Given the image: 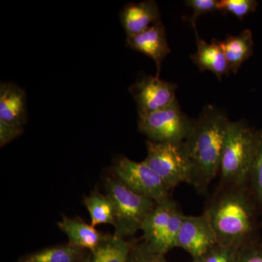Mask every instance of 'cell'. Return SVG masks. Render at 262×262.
Wrapping results in <instances>:
<instances>
[{
    "label": "cell",
    "instance_id": "3",
    "mask_svg": "<svg viewBox=\"0 0 262 262\" xmlns=\"http://www.w3.org/2000/svg\"><path fill=\"white\" fill-rule=\"evenodd\" d=\"M258 134L244 120L229 122L221 158V184L247 186Z\"/></svg>",
    "mask_w": 262,
    "mask_h": 262
},
{
    "label": "cell",
    "instance_id": "21",
    "mask_svg": "<svg viewBox=\"0 0 262 262\" xmlns=\"http://www.w3.org/2000/svg\"><path fill=\"white\" fill-rule=\"evenodd\" d=\"M256 0H220L217 5V10L221 13H231L239 20L256 11L258 7Z\"/></svg>",
    "mask_w": 262,
    "mask_h": 262
},
{
    "label": "cell",
    "instance_id": "23",
    "mask_svg": "<svg viewBox=\"0 0 262 262\" xmlns=\"http://www.w3.org/2000/svg\"><path fill=\"white\" fill-rule=\"evenodd\" d=\"M238 248L217 243L199 260L202 262H235Z\"/></svg>",
    "mask_w": 262,
    "mask_h": 262
},
{
    "label": "cell",
    "instance_id": "12",
    "mask_svg": "<svg viewBox=\"0 0 262 262\" xmlns=\"http://www.w3.org/2000/svg\"><path fill=\"white\" fill-rule=\"evenodd\" d=\"M120 18L127 37L136 35L162 22L159 7L154 0L129 3L122 10Z\"/></svg>",
    "mask_w": 262,
    "mask_h": 262
},
{
    "label": "cell",
    "instance_id": "19",
    "mask_svg": "<svg viewBox=\"0 0 262 262\" xmlns=\"http://www.w3.org/2000/svg\"><path fill=\"white\" fill-rule=\"evenodd\" d=\"M84 206L87 208L91 219V225L96 227L100 225H110L115 227V208L113 201L106 194L94 191L84 196Z\"/></svg>",
    "mask_w": 262,
    "mask_h": 262
},
{
    "label": "cell",
    "instance_id": "20",
    "mask_svg": "<svg viewBox=\"0 0 262 262\" xmlns=\"http://www.w3.org/2000/svg\"><path fill=\"white\" fill-rule=\"evenodd\" d=\"M247 187L257 207L258 213L262 215V129L258 130L257 144L250 170Z\"/></svg>",
    "mask_w": 262,
    "mask_h": 262
},
{
    "label": "cell",
    "instance_id": "7",
    "mask_svg": "<svg viewBox=\"0 0 262 262\" xmlns=\"http://www.w3.org/2000/svg\"><path fill=\"white\" fill-rule=\"evenodd\" d=\"M194 119L183 113L178 100L161 110L139 117V132L153 142H179L187 139Z\"/></svg>",
    "mask_w": 262,
    "mask_h": 262
},
{
    "label": "cell",
    "instance_id": "17",
    "mask_svg": "<svg viewBox=\"0 0 262 262\" xmlns=\"http://www.w3.org/2000/svg\"><path fill=\"white\" fill-rule=\"evenodd\" d=\"M136 239L122 238L106 234L94 251L89 252L83 262H126Z\"/></svg>",
    "mask_w": 262,
    "mask_h": 262
},
{
    "label": "cell",
    "instance_id": "15",
    "mask_svg": "<svg viewBox=\"0 0 262 262\" xmlns=\"http://www.w3.org/2000/svg\"><path fill=\"white\" fill-rule=\"evenodd\" d=\"M57 225L68 237L69 244L89 252L94 251L106 237V234L100 232L80 217L63 216Z\"/></svg>",
    "mask_w": 262,
    "mask_h": 262
},
{
    "label": "cell",
    "instance_id": "24",
    "mask_svg": "<svg viewBox=\"0 0 262 262\" xmlns=\"http://www.w3.org/2000/svg\"><path fill=\"white\" fill-rule=\"evenodd\" d=\"M235 262H262L261 237L239 247Z\"/></svg>",
    "mask_w": 262,
    "mask_h": 262
},
{
    "label": "cell",
    "instance_id": "5",
    "mask_svg": "<svg viewBox=\"0 0 262 262\" xmlns=\"http://www.w3.org/2000/svg\"><path fill=\"white\" fill-rule=\"evenodd\" d=\"M144 163L159 176L170 191L182 183L189 184L192 165L185 142L146 141Z\"/></svg>",
    "mask_w": 262,
    "mask_h": 262
},
{
    "label": "cell",
    "instance_id": "11",
    "mask_svg": "<svg viewBox=\"0 0 262 262\" xmlns=\"http://www.w3.org/2000/svg\"><path fill=\"white\" fill-rule=\"evenodd\" d=\"M126 46L151 58L157 67V77H160L162 63L170 53L166 30L162 22L143 32L126 38Z\"/></svg>",
    "mask_w": 262,
    "mask_h": 262
},
{
    "label": "cell",
    "instance_id": "22",
    "mask_svg": "<svg viewBox=\"0 0 262 262\" xmlns=\"http://www.w3.org/2000/svg\"><path fill=\"white\" fill-rule=\"evenodd\" d=\"M165 256L155 252L144 242V239H136L126 262H166Z\"/></svg>",
    "mask_w": 262,
    "mask_h": 262
},
{
    "label": "cell",
    "instance_id": "13",
    "mask_svg": "<svg viewBox=\"0 0 262 262\" xmlns=\"http://www.w3.org/2000/svg\"><path fill=\"white\" fill-rule=\"evenodd\" d=\"M193 28L195 32L196 51L190 56L191 59L200 72L209 71L219 80H222L224 75L230 73L222 42L215 39H212L211 43L206 42L200 37L196 26Z\"/></svg>",
    "mask_w": 262,
    "mask_h": 262
},
{
    "label": "cell",
    "instance_id": "1",
    "mask_svg": "<svg viewBox=\"0 0 262 262\" xmlns=\"http://www.w3.org/2000/svg\"><path fill=\"white\" fill-rule=\"evenodd\" d=\"M218 243L241 247L260 238L257 207L247 186L219 183L204 209Z\"/></svg>",
    "mask_w": 262,
    "mask_h": 262
},
{
    "label": "cell",
    "instance_id": "18",
    "mask_svg": "<svg viewBox=\"0 0 262 262\" xmlns=\"http://www.w3.org/2000/svg\"><path fill=\"white\" fill-rule=\"evenodd\" d=\"M89 253L67 244L26 255L16 262H83Z\"/></svg>",
    "mask_w": 262,
    "mask_h": 262
},
{
    "label": "cell",
    "instance_id": "6",
    "mask_svg": "<svg viewBox=\"0 0 262 262\" xmlns=\"http://www.w3.org/2000/svg\"><path fill=\"white\" fill-rule=\"evenodd\" d=\"M184 215L173 198L157 204L141 227V238L155 252L165 256L170 250L177 248Z\"/></svg>",
    "mask_w": 262,
    "mask_h": 262
},
{
    "label": "cell",
    "instance_id": "4",
    "mask_svg": "<svg viewBox=\"0 0 262 262\" xmlns=\"http://www.w3.org/2000/svg\"><path fill=\"white\" fill-rule=\"evenodd\" d=\"M104 188L105 194L111 198L115 208L114 234L134 238L158 203L131 190L113 175L105 178Z\"/></svg>",
    "mask_w": 262,
    "mask_h": 262
},
{
    "label": "cell",
    "instance_id": "2",
    "mask_svg": "<svg viewBox=\"0 0 262 262\" xmlns=\"http://www.w3.org/2000/svg\"><path fill=\"white\" fill-rule=\"evenodd\" d=\"M229 120L220 108L208 104L194 119L184 140L192 165L189 185L206 194L211 183L220 174L221 158Z\"/></svg>",
    "mask_w": 262,
    "mask_h": 262
},
{
    "label": "cell",
    "instance_id": "8",
    "mask_svg": "<svg viewBox=\"0 0 262 262\" xmlns=\"http://www.w3.org/2000/svg\"><path fill=\"white\" fill-rule=\"evenodd\" d=\"M112 171L114 177L131 190L152 200L158 204L172 198L171 191L144 160L136 162L125 156L118 157Z\"/></svg>",
    "mask_w": 262,
    "mask_h": 262
},
{
    "label": "cell",
    "instance_id": "27",
    "mask_svg": "<svg viewBox=\"0 0 262 262\" xmlns=\"http://www.w3.org/2000/svg\"><path fill=\"white\" fill-rule=\"evenodd\" d=\"M166 262H168V261H167ZM192 262H202L201 261V260H192Z\"/></svg>",
    "mask_w": 262,
    "mask_h": 262
},
{
    "label": "cell",
    "instance_id": "25",
    "mask_svg": "<svg viewBox=\"0 0 262 262\" xmlns=\"http://www.w3.org/2000/svg\"><path fill=\"white\" fill-rule=\"evenodd\" d=\"M185 5L192 9V15L189 18V22L192 27L196 26V21L201 15L212 12L218 11V0H186Z\"/></svg>",
    "mask_w": 262,
    "mask_h": 262
},
{
    "label": "cell",
    "instance_id": "26",
    "mask_svg": "<svg viewBox=\"0 0 262 262\" xmlns=\"http://www.w3.org/2000/svg\"><path fill=\"white\" fill-rule=\"evenodd\" d=\"M24 127L0 120V146L3 147L21 135Z\"/></svg>",
    "mask_w": 262,
    "mask_h": 262
},
{
    "label": "cell",
    "instance_id": "16",
    "mask_svg": "<svg viewBox=\"0 0 262 262\" xmlns=\"http://www.w3.org/2000/svg\"><path fill=\"white\" fill-rule=\"evenodd\" d=\"M221 42L229 72L237 73L245 62L252 56L254 47L252 32L251 29H245L238 35H229Z\"/></svg>",
    "mask_w": 262,
    "mask_h": 262
},
{
    "label": "cell",
    "instance_id": "10",
    "mask_svg": "<svg viewBox=\"0 0 262 262\" xmlns=\"http://www.w3.org/2000/svg\"><path fill=\"white\" fill-rule=\"evenodd\" d=\"M217 243L214 230L204 212L200 215H184L177 248L187 251L193 260H199Z\"/></svg>",
    "mask_w": 262,
    "mask_h": 262
},
{
    "label": "cell",
    "instance_id": "14",
    "mask_svg": "<svg viewBox=\"0 0 262 262\" xmlns=\"http://www.w3.org/2000/svg\"><path fill=\"white\" fill-rule=\"evenodd\" d=\"M0 120L23 127L27 122V94L12 82L0 84Z\"/></svg>",
    "mask_w": 262,
    "mask_h": 262
},
{
    "label": "cell",
    "instance_id": "9",
    "mask_svg": "<svg viewBox=\"0 0 262 262\" xmlns=\"http://www.w3.org/2000/svg\"><path fill=\"white\" fill-rule=\"evenodd\" d=\"M177 84L157 76L146 75L130 85L129 91L135 101L139 117L161 110L177 99Z\"/></svg>",
    "mask_w": 262,
    "mask_h": 262
}]
</instances>
